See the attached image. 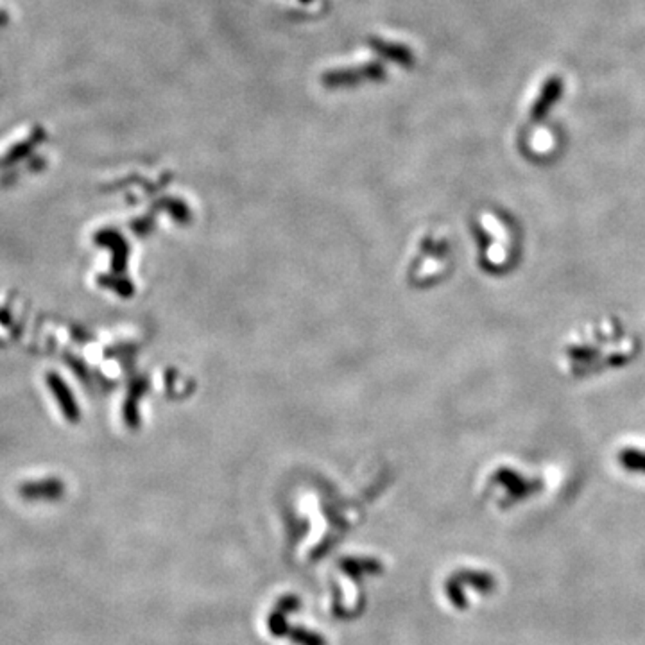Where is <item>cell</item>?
Instances as JSON below:
<instances>
[]
</instances>
